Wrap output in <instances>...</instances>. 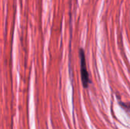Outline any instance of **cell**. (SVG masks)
<instances>
[{
  "instance_id": "1",
  "label": "cell",
  "mask_w": 130,
  "mask_h": 129,
  "mask_svg": "<svg viewBox=\"0 0 130 129\" xmlns=\"http://www.w3.org/2000/svg\"><path fill=\"white\" fill-rule=\"evenodd\" d=\"M79 57H80V62H81V77H82V81L85 87H88L89 84L91 83V81L89 79V75L87 69L86 65V61H85V56L84 50L82 49L79 51Z\"/></svg>"
}]
</instances>
